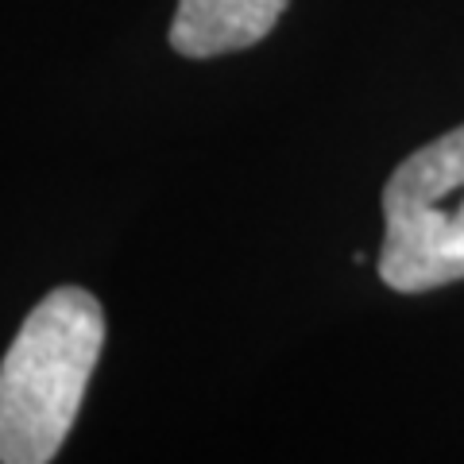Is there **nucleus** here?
<instances>
[{
    "mask_svg": "<svg viewBox=\"0 0 464 464\" xmlns=\"http://www.w3.org/2000/svg\"><path fill=\"white\" fill-rule=\"evenodd\" d=\"M105 344V310L82 286H58L24 317L0 360V464H47L74 430Z\"/></svg>",
    "mask_w": 464,
    "mask_h": 464,
    "instance_id": "obj_1",
    "label": "nucleus"
},
{
    "mask_svg": "<svg viewBox=\"0 0 464 464\" xmlns=\"http://www.w3.org/2000/svg\"><path fill=\"white\" fill-rule=\"evenodd\" d=\"M380 279L422 295L464 279V124L418 148L383 186Z\"/></svg>",
    "mask_w": 464,
    "mask_h": 464,
    "instance_id": "obj_2",
    "label": "nucleus"
},
{
    "mask_svg": "<svg viewBox=\"0 0 464 464\" xmlns=\"http://www.w3.org/2000/svg\"><path fill=\"white\" fill-rule=\"evenodd\" d=\"M290 0H179L170 47L186 58L248 51L275 32Z\"/></svg>",
    "mask_w": 464,
    "mask_h": 464,
    "instance_id": "obj_3",
    "label": "nucleus"
}]
</instances>
